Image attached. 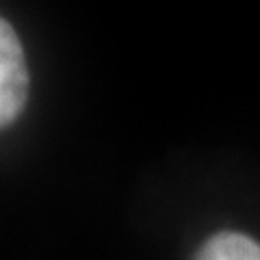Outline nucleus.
<instances>
[{
	"instance_id": "f03ea898",
	"label": "nucleus",
	"mask_w": 260,
	"mask_h": 260,
	"mask_svg": "<svg viewBox=\"0 0 260 260\" xmlns=\"http://www.w3.org/2000/svg\"><path fill=\"white\" fill-rule=\"evenodd\" d=\"M195 260H260V245L241 232H219L200 247Z\"/></svg>"
},
{
	"instance_id": "f257e3e1",
	"label": "nucleus",
	"mask_w": 260,
	"mask_h": 260,
	"mask_svg": "<svg viewBox=\"0 0 260 260\" xmlns=\"http://www.w3.org/2000/svg\"><path fill=\"white\" fill-rule=\"evenodd\" d=\"M28 100V68L18 32L0 18V128L9 126Z\"/></svg>"
}]
</instances>
